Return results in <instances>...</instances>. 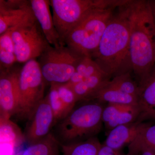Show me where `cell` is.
Listing matches in <instances>:
<instances>
[{
    "instance_id": "30bf717a",
    "label": "cell",
    "mask_w": 155,
    "mask_h": 155,
    "mask_svg": "<svg viewBox=\"0 0 155 155\" xmlns=\"http://www.w3.org/2000/svg\"><path fill=\"white\" fill-rule=\"evenodd\" d=\"M28 121L23 134L28 145L39 141L51 133L54 126V118L47 96L39 104Z\"/></svg>"
},
{
    "instance_id": "4316f807",
    "label": "cell",
    "mask_w": 155,
    "mask_h": 155,
    "mask_svg": "<svg viewBox=\"0 0 155 155\" xmlns=\"http://www.w3.org/2000/svg\"><path fill=\"white\" fill-rule=\"evenodd\" d=\"M98 155H123L119 152V150L114 149L107 146L105 144H102L98 152Z\"/></svg>"
},
{
    "instance_id": "9c48e42d",
    "label": "cell",
    "mask_w": 155,
    "mask_h": 155,
    "mask_svg": "<svg viewBox=\"0 0 155 155\" xmlns=\"http://www.w3.org/2000/svg\"><path fill=\"white\" fill-rule=\"evenodd\" d=\"M19 70L1 69L0 75V111L1 116L10 119L19 110Z\"/></svg>"
},
{
    "instance_id": "5b68a950",
    "label": "cell",
    "mask_w": 155,
    "mask_h": 155,
    "mask_svg": "<svg viewBox=\"0 0 155 155\" xmlns=\"http://www.w3.org/2000/svg\"><path fill=\"white\" fill-rule=\"evenodd\" d=\"M125 0H51L53 19L62 46L69 32L91 11L118 8Z\"/></svg>"
},
{
    "instance_id": "8fae6325",
    "label": "cell",
    "mask_w": 155,
    "mask_h": 155,
    "mask_svg": "<svg viewBox=\"0 0 155 155\" xmlns=\"http://www.w3.org/2000/svg\"><path fill=\"white\" fill-rule=\"evenodd\" d=\"M35 18L30 1H0V35Z\"/></svg>"
},
{
    "instance_id": "6da1fadb",
    "label": "cell",
    "mask_w": 155,
    "mask_h": 155,
    "mask_svg": "<svg viewBox=\"0 0 155 155\" xmlns=\"http://www.w3.org/2000/svg\"><path fill=\"white\" fill-rule=\"evenodd\" d=\"M130 2L117 8L91 58L109 77L129 72Z\"/></svg>"
},
{
    "instance_id": "d6986e66",
    "label": "cell",
    "mask_w": 155,
    "mask_h": 155,
    "mask_svg": "<svg viewBox=\"0 0 155 155\" xmlns=\"http://www.w3.org/2000/svg\"><path fill=\"white\" fill-rule=\"evenodd\" d=\"M145 148L155 152V124L147 123L134 140L128 145L127 155H139Z\"/></svg>"
},
{
    "instance_id": "5bb4252c",
    "label": "cell",
    "mask_w": 155,
    "mask_h": 155,
    "mask_svg": "<svg viewBox=\"0 0 155 155\" xmlns=\"http://www.w3.org/2000/svg\"><path fill=\"white\" fill-rule=\"evenodd\" d=\"M147 123L137 120L133 123L117 126L109 131L104 144L119 150L133 141Z\"/></svg>"
},
{
    "instance_id": "603a6c76",
    "label": "cell",
    "mask_w": 155,
    "mask_h": 155,
    "mask_svg": "<svg viewBox=\"0 0 155 155\" xmlns=\"http://www.w3.org/2000/svg\"><path fill=\"white\" fill-rule=\"evenodd\" d=\"M108 84L127 94L138 97L139 95V85L133 80L130 71L114 76L112 80L109 81Z\"/></svg>"
},
{
    "instance_id": "cb8c5ba5",
    "label": "cell",
    "mask_w": 155,
    "mask_h": 155,
    "mask_svg": "<svg viewBox=\"0 0 155 155\" xmlns=\"http://www.w3.org/2000/svg\"><path fill=\"white\" fill-rule=\"evenodd\" d=\"M47 96L54 118V126L69 114L65 105L58 93L55 83L50 84Z\"/></svg>"
},
{
    "instance_id": "3957f363",
    "label": "cell",
    "mask_w": 155,
    "mask_h": 155,
    "mask_svg": "<svg viewBox=\"0 0 155 155\" xmlns=\"http://www.w3.org/2000/svg\"><path fill=\"white\" fill-rule=\"evenodd\" d=\"M104 108L102 103L97 101L74 109L55 125L53 134L60 144L64 145L94 137L102 127Z\"/></svg>"
},
{
    "instance_id": "7402d4cb",
    "label": "cell",
    "mask_w": 155,
    "mask_h": 155,
    "mask_svg": "<svg viewBox=\"0 0 155 155\" xmlns=\"http://www.w3.org/2000/svg\"><path fill=\"white\" fill-rule=\"evenodd\" d=\"M17 62L11 29L0 35L1 69H9Z\"/></svg>"
},
{
    "instance_id": "484cf974",
    "label": "cell",
    "mask_w": 155,
    "mask_h": 155,
    "mask_svg": "<svg viewBox=\"0 0 155 155\" xmlns=\"http://www.w3.org/2000/svg\"><path fill=\"white\" fill-rule=\"evenodd\" d=\"M56 87L59 95L69 114L74 109L77 99L72 87L67 83L56 84Z\"/></svg>"
},
{
    "instance_id": "9a60e30c",
    "label": "cell",
    "mask_w": 155,
    "mask_h": 155,
    "mask_svg": "<svg viewBox=\"0 0 155 155\" xmlns=\"http://www.w3.org/2000/svg\"><path fill=\"white\" fill-rule=\"evenodd\" d=\"M138 106L140 115L138 120L141 122L155 119V69L144 83L140 86Z\"/></svg>"
},
{
    "instance_id": "ac0fdd59",
    "label": "cell",
    "mask_w": 155,
    "mask_h": 155,
    "mask_svg": "<svg viewBox=\"0 0 155 155\" xmlns=\"http://www.w3.org/2000/svg\"><path fill=\"white\" fill-rule=\"evenodd\" d=\"M109 80L110 77L105 74H97L85 78L72 87L77 101H87L91 97Z\"/></svg>"
},
{
    "instance_id": "83f0119b",
    "label": "cell",
    "mask_w": 155,
    "mask_h": 155,
    "mask_svg": "<svg viewBox=\"0 0 155 155\" xmlns=\"http://www.w3.org/2000/svg\"><path fill=\"white\" fill-rule=\"evenodd\" d=\"M149 2L153 22L155 28V0H150L149 1Z\"/></svg>"
},
{
    "instance_id": "4fadbf2b",
    "label": "cell",
    "mask_w": 155,
    "mask_h": 155,
    "mask_svg": "<svg viewBox=\"0 0 155 155\" xmlns=\"http://www.w3.org/2000/svg\"><path fill=\"white\" fill-rule=\"evenodd\" d=\"M34 14L49 43L52 46H61L60 37L56 30L50 10V1L30 0Z\"/></svg>"
},
{
    "instance_id": "8992f818",
    "label": "cell",
    "mask_w": 155,
    "mask_h": 155,
    "mask_svg": "<svg viewBox=\"0 0 155 155\" xmlns=\"http://www.w3.org/2000/svg\"><path fill=\"white\" fill-rule=\"evenodd\" d=\"M84 56L67 46H50L38 58L45 81L51 83H67L74 74L78 64Z\"/></svg>"
},
{
    "instance_id": "ba28073f",
    "label": "cell",
    "mask_w": 155,
    "mask_h": 155,
    "mask_svg": "<svg viewBox=\"0 0 155 155\" xmlns=\"http://www.w3.org/2000/svg\"><path fill=\"white\" fill-rule=\"evenodd\" d=\"M10 29L19 63L39 58L51 46L36 18Z\"/></svg>"
},
{
    "instance_id": "ffe728a7",
    "label": "cell",
    "mask_w": 155,
    "mask_h": 155,
    "mask_svg": "<svg viewBox=\"0 0 155 155\" xmlns=\"http://www.w3.org/2000/svg\"><path fill=\"white\" fill-rule=\"evenodd\" d=\"M60 145L63 155H98L102 144L94 137L84 141Z\"/></svg>"
},
{
    "instance_id": "7c38bea8",
    "label": "cell",
    "mask_w": 155,
    "mask_h": 155,
    "mask_svg": "<svg viewBox=\"0 0 155 155\" xmlns=\"http://www.w3.org/2000/svg\"><path fill=\"white\" fill-rule=\"evenodd\" d=\"M140 115L138 105L108 104L103 110L102 121L110 131L117 126L135 122Z\"/></svg>"
},
{
    "instance_id": "f1b7e54d",
    "label": "cell",
    "mask_w": 155,
    "mask_h": 155,
    "mask_svg": "<svg viewBox=\"0 0 155 155\" xmlns=\"http://www.w3.org/2000/svg\"><path fill=\"white\" fill-rule=\"evenodd\" d=\"M139 155H155V152L149 149L145 148L142 150Z\"/></svg>"
},
{
    "instance_id": "f546056e",
    "label": "cell",
    "mask_w": 155,
    "mask_h": 155,
    "mask_svg": "<svg viewBox=\"0 0 155 155\" xmlns=\"http://www.w3.org/2000/svg\"><path fill=\"white\" fill-rule=\"evenodd\" d=\"M154 69H155V67H154Z\"/></svg>"
},
{
    "instance_id": "44dd1931",
    "label": "cell",
    "mask_w": 155,
    "mask_h": 155,
    "mask_svg": "<svg viewBox=\"0 0 155 155\" xmlns=\"http://www.w3.org/2000/svg\"><path fill=\"white\" fill-rule=\"evenodd\" d=\"M0 117L1 143H11L19 147L25 141L24 134L10 119Z\"/></svg>"
},
{
    "instance_id": "277c9868",
    "label": "cell",
    "mask_w": 155,
    "mask_h": 155,
    "mask_svg": "<svg viewBox=\"0 0 155 155\" xmlns=\"http://www.w3.org/2000/svg\"><path fill=\"white\" fill-rule=\"evenodd\" d=\"M117 8L93 10L69 32L65 39V46L80 55L91 57L98 46Z\"/></svg>"
},
{
    "instance_id": "e0dca14e",
    "label": "cell",
    "mask_w": 155,
    "mask_h": 155,
    "mask_svg": "<svg viewBox=\"0 0 155 155\" xmlns=\"http://www.w3.org/2000/svg\"><path fill=\"white\" fill-rule=\"evenodd\" d=\"M61 145L54 134L51 132L44 138L28 145L16 155H60Z\"/></svg>"
},
{
    "instance_id": "52a82bcc",
    "label": "cell",
    "mask_w": 155,
    "mask_h": 155,
    "mask_svg": "<svg viewBox=\"0 0 155 155\" xmlns=\"http://www.w3.org/2000/svg\"><path fill=\"white\" fill-rule=\"evenodd\" d=\"M44 78L36 59L25 63L19 75V104L17 115L28 120L44 98Z\"/></svg>"
},
{
    "instance_id": "d4e9b609",
    "label": "cell",
    "mask_w": 155,
    "mask_h": 155,
    "mask_svg": "<svg viewBox=\"0 0 155 155\" xmlns=\"http://www.w3.org/2000/svg\"><path fill=\"white\" fill-rule=\"evenodd\" d=\"M75 72L84 79L97 74H105L97 63L91 57L87 56H84L81 58L78 64Z\"/></svg>"
},
{
    "instance_id": "7a4b0ae2",
    "label": "cell",
    "mask_w": 155,
    "mask_h": 155,
    "mask_svg": "<svg viewBox=\"0 0 155 155\" xmlns=\"http://www.w3.org/2000/svg\"><path fill=\"white\" fill-rule=\"evenodd\" d=\"M129 4V64L140 86L154 68L155 28L149 1L130 0Z\"/></svg>"
},
{
    "instance_id": "2e32d148",
    "label": "cell",
    "mask_w": 155,
    "mask_h": 155,
    "mask_svg": "<svg viewBox=\"0 0 155 155\" xmlns=\"http://www.w3.org/2000/svg\"><path fill=\"white\" fill-rule=\"evenodd\" d=\"M110 80L94 94L87 101H96L102 104L138 105V97L127 94L111 86L108 84Z\"/></svg>"
}]
</instances>
